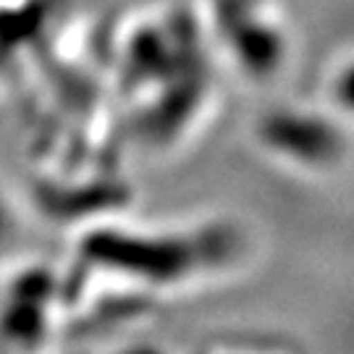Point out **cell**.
<instances>
[{
	"instance_id": "obj_1",
	"label": "cell",
	"mask_w": 354,
	"mask_h": 354,
	"mask_svg": "<svg viewBox=\"0 0 354 354\" xmlns=\"http://www.w3.org/2000/svg\"><path fill=\"white\" fill-rule=\"evenodd\" d=\"M210 32L234 74L263 84L281 74L291 35L273 0H213Z\"/></svg>"
},
{
	"instance_id": "obj_2",
	"label": "cell",
	"mask_w": 354,
	"mask_h": 354,
	"mask_svg": "<svg viewBox=\"0 0 354 354\" xmlns=\"http://www.w3.org/2000/svg\"><path fill=\"white\" fill-rule=\"evenodd\" d=\"M257 121L260 147L297 168L330 171L346 152L342 121L330 108H273ZM346 121V118H344Z\"/></svg>"
}]
</instances>
